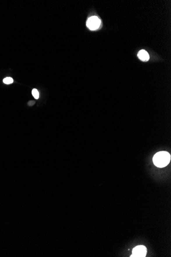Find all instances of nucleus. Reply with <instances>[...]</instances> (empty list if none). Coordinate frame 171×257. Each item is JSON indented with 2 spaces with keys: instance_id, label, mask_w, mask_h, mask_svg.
<instances>
[{
  "instance_id": "2",
  "label": "nucleus",
  "mask_w": 171,
  "mask_h": 257,
  "mask_svg": "<svg viewBox=\"0 0 171 257\" xmlns=\"http://www.w3.org/2000/svg\"><path fill=\"white\" fill-rule=\"evenodd\" d=\"M101 21L100 19L97 17L93 16L89 18L87 20V26L91 30H95L99 27L101 25Z\"/></svg>"
},
{
  "instance_id": "5",
  "label": "nucleus",
  "mask_w": 171,
  "mask_h": 257,
  "mask_svg": "<svg viewBox=\"0 0 171 257\" xmlns=\"http://www.w3.org/2000/svg\"><path fill=\"white\" fill-rule=\"evenodd\" d=\"M13 78H10V77H7V78L4 79V80H3V82L6 84H10L13 83Z\"/></svg>"
},
{
  "instance_id": "6",
  "label": "nucleus",
  "mask_w": 171,
  "mask_h": 257,
  "mask_svg": "<svg viewBox=\"0 0 171 257\" xmlns=\"http://www.w3.org/2000/svg\"><path fill=\"white\" fill-rule=\"evenodd\" d=\"M32 94L36 99H38V98H39V93L37 89H34L32 91Z\"/></svg>"
},
{
  "instance_id": "4",
  "label": "nucleus",
  "mask_w": 171,
  "mask_h": 257,
  "mask_svg": "<svg viewBox=\"0 0 171 257\" xmlns=\"http://www.w3.org/2000/svg\"><path fill=\"white\" fill-rule=\"evenodd\" d=\"M138 57L142 61H148L150 59L148 53L144 50H141L138 53Z\"/></svg>"
},
{
  "instance_id": "3",
  "label": "nucleus",
  "mask_w": 171,
  "mask_h": 257,
  "mask_svg": "<svg viewBox=\"0 0 171 257\" xmlns=\"http://www.w3.org/2000/svg\"><path fill=\"white\" fill-rule=\"evenodd\" d=\"M147 253V249L144 245H138L133 249L132 255L131 257H146Z\"/></svg>"
},
{
  "instance_id": "1",
  "label": "nucleus",
  "mask_w": 171,
  "mask_h": 257,
  "mask_svg": "<svg viewBox=\"0 0 171 257\" xmlns=\"http://www.w3.org/2000/svg\"><path fill=\"white\" fill-rule=\"evenodd\" d=\"M171 160V155L168 152L162 151L157 152L153 158V162L156 166L163 168L167 166Z\"/></svg>"
}]
</instances>
